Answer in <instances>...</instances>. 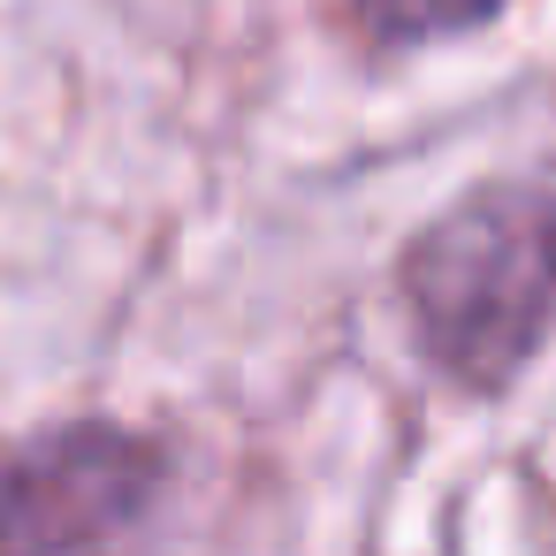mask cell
I'll list each match as a JSON object with an SVG mask.
<instances>
[{"instance_id":"obj_1","label":"cell","mask_w":556,"mask_h":556,"mask_svg":"<svg viewBox=\"0 0 556 556\" xmlns=\"http://www.w3.org/2000/svg\"><path fill=\"white\" fill-rule=\"evenodd\" d=\"M396 298L450 389L503 396L556 336V168L457 191L396 252Z\"/></svg>"},{"instance_id":"obj_2","label":"cell","mask_w":556,"mask_h":556,"mask_svg":"<svg viewBox=\"0 0 556 556\" xmlns=\"http://www.w3.org/2000/svg\"><path fill=\"white\" fill-rule=\"evenodd\" d=\"M176 457L123 419H54L0 450V556H146Z\"/></svg>"},{"instance_id":"obj_3","label":"cell","mask_w":556,"mask_h":556,"mask_svg":"<svg viewBox=\"0 0 556 556\" xmlns=\"http://www.w3.org/2000/svg\"><path fill=\"white\" fill-rule=\"evenodd\" d=\"M503 9H518V0H343L351 31H358L374 54H427V47L472 39V31H488Z\"/></svg>"}]
</instances>
